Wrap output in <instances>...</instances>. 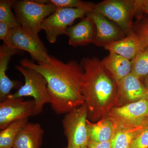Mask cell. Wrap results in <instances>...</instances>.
Segmentation results:
<instances>
[{"instance_id":"obj_1","label":"cell","mask_w":148,"mask_h":148,"mask_svg":"<svg viewBox=\"0 0 148 148\" xmlns=\"http://www.w3.org/2000/svg\"><path fill=\"white\" fill-rule=\"evenodd\" d=\"M20 64L38 72L45 79L51 106L57 114L68 113L85 103L82 93L84 70L76 61L64 63L49 55L46 63L35 64L24 59Z\"/></svg>"},{"instance_id":"obj_2","label":"cell","mask_w":148,"mask_h":148,"mask_svg":"<svg viewBox=\"0 0 148 148\" xmlns=\"http://www.w3.org/2000/svg\"><path fill=\"white\" fill-rule=\"evenodd\" d=\"M80 64L84 72L82 93L88 110V118L96 122L115 107L117 83L103 69L97 57H84Z\"/></svg>"},{"instance_id":"obj_3","label":"cell","mask_w":148,"mask_h":148,"mask_svg":"<svg viewBox=\"0 0 148 148\" xmlns=\"http://www.w3.org/2000/svg\"><path fill=\"white\" fill-rule=\"evenodd\" d=\"M12 8L19 25L33 34L38 35L41 25L45 18L56 9L41 0L14 1Z\"/></svg>"},{"instance_id":"obj_4","label":"cell","mask_w":148,"mask_h":148,"mask_svg":"<svg viewBox=\"0 0 148 148\" xmlns=\"http://www.w3.org/2000/svg\"><path fill=\"white\" fill-rule=\"evenodd\" d=\"M92 10L114 21L127 35L133 32L132 19L140 11L138 0H106L95 4Z\"/></svg>"},{"instance_id":"obj_5","label":"cell","mask_w":148,"mask_h":148,"mask_svg":"<svg viewBox=\"0 0 148 148\" xmlns=\"http://www.w3.org/2000/svg\"><path fill=\"white\" fill-rule=\"evenodd\" d=\"M15 69L23 75L25 83L17 91L9 95L7 98L14 99L31 96L36 102L37 115L39 114L42 112L45 105L51 103V98L46 81L40 73L33 69L21 66H17Z\"/></svg>"},{"instance_id":"obj_6","label":"cell","mask_w":148,"mask_h":148,"mask_svg":"<svg viewBox=\"0 0 148 148\" xmlns=\"http://www.w3.org/2000/svg\"><path fill=\"white\" fill-rule=\"evenodd\" d=\"M95 4L89 2L87 5L77 8H57L44 20L41 29L45 32L47 39L51 43L56 42L62 35H66V29L77 19H82L92 10Z\"/></svg>"},{"instance_id":"obj_7","label":"cell","mask_w":148,"mask_h":148,"mask_svg":"<svg viewBox=\"0 0 148 148\" xmlns=\"http://www.w3.org/2000/svg\"><path fill=\"white\" fill-rule=\"evenodd\" d=\"M88 117V110L85 103L65 115L62 124L68 141L67 148L87 147L89 140L86 124Z\"/></svg>"},{"instance_id":"obj_8","label":"cell","mask_w":148,"mask_h":148,"mask_svg":"<svg viewBox=\"0 0 148 148\" xmlns=\"http://www.w3.org/2000/svg\"><path fill=\"white\" fill-rule=\"evenodd\" d=\"M3 45L10 48L27 51L38 64L46 63L49 56L38 35L33 34L21 26L12 29Z\"/></svg>"},{"instance_id":"obj_9","label":"cell","mask_w":148,"mask_h":148,"mask_svg":"<svg viewBox=\"0 0 148 148\" xmlns=\"http://www.w3.org/2000/svg\"><path fill=\"white\" fill-rule=\"evenodd\" d=\"M34 100L24 101L23 98H7L0 103L1 130L18 120L37 115Z\"/></svg>"},{"instance_id":"obj_10","label":"cell","mask_w":148,"mask_h":148,"mask_svg":"<svg viewBox=\"0 0 148 148\" xmlns=\"http://www.w3.org/2000/svg\"><path fill=\"white\" fill-rule=\"evenodd\" d=\"M107 116L113 121L129 125H143L148 120V101L144 99L138 102L115 107Z\"/></svg>"},{"instance_id":"obj_11","label":"cell","mask_w":148,"mask_h":148,"mask_svg":"<svg viewBox=\"0 0 148 148\" xmlns=\"http://www.w3.org/2000/svg\"><path fill=\"white\" fill-rule=\"evenodd\" d=\"M86 16L90 18L95 26V45L104 47L107 45L125 37V34L117 25L101 14L92 10L88 12Z\"/></svg>"},{"instance_id":"obj_12","label":"cell","mask_w":148,"mask_h":148,"mask_svg":"<svg viewBox=\"0 0 148 148\" xmlns=\"http://www.w3.org/2000/svg\"><path fill=\"white\" fill-rule=\"evenodd\" d=\"M148 91L141 80L130 73L117 82L115 107L147 99Z\"/></svg>"},{"instance_id":"obj_13","label":"cell","mask_w":148,"mask_h":148,"mask_svg":"<svg viewBox=\"0 0 148 148\" xmlns=\"http://www.w3.org/2000/svg\"><path fill=\"white\" fill-rule=\"evenodd\" d=\"M147 47L141 38L133 31L127 36L104 47L109 52L116 53L130 61Z\"/></svg>"},{"instance_id":"obj_14","label":"cell","mask_w":148,"mask_h":148,"mask_svg":"<svg viewBox=\"0 0 148 148\" xmlns=\"http://www.w3.org/2000/svg\"><path fill=\"white\" fill-rule=\"evenodd\" d=\"M20 50L8 47L3 45L0 47V101L5 100L10 94L13 88L19 89L22 86V82L11 80L7 76V70L11 57L17 54Z\"/></svg>"},{"instance_id":"obj_15","label":"cell","mask_w":148,"mask_h":148,"mask_svg":"<svg viewBox=\"0 0 148 148\" xmlns=\"http://www.w3.org/2000/svg\"><path fill=\"white\" fill-rule=\"evenodd\" d=\"M69 37V45L73 47L94 43L95 35V26L90 18L86 16L78 24L66 29Z\"/></svg>"},{"instance_id":"obj_16","label":"cell","mask_w":148,"mask_h":148,"mask_svg":"<svg viewBox=\"0 0 148 148\" xmlns=\"http://www.w3.org/2000/svg\"><path fill=\"white\" fill-rule=\"evenodd\" d=\"M101 62L103 69L117 83L131 73V61L116 53L110 52Z\"/></svg>"},{"instance_id":"obj_17","label":"cell","mask_w":148,"mask_h":148,"mask_svg":"<svg viewBox=\"0 0 148 148\" xmlns=\"http://www.w3.org/2000/svg\"><path fill=\"white\" fill-rule=\"evenodd\" d=\"M44 132L39 123L28 122L19 132L12 148H40Z\"/></svg>"},{"instance_id":"obj_18","label":"cell","mask_w":148,"mask_h":148,"mask_svg":"<svg viewBox=\"0 0 148 148\" xmlns=\"http://www.w3.org/2000/svg\"><path fill=\"white\" fill-rule=\"evenodd\" d=\"M112 121L114 132L111 140L112 148H131L143 125L135 126Z\"/></svg>"},{"instance_id":"obj_19","label":"cell","mask_w":148,"mask_h":148,"mask_svg":"<svg viewBox=\"0 0 148 148\" xmlns=\"http://www.w3.org/2000/svg\"><path fill=\"white\" fill-rule=\"evenodd\" d=\"M88 134L89 140L96 142L111 141L114 132L112 120L108 116L96 122L86 121Z\"/></svg>"},{"instance_id":"obj_20","label":"cell","mask_w":148,"mask_h":148,"mask_svg":"<svg viewBox=\"0 0 148 148\" xmlns=\"http://www.w3.org/2000/svg\"><path fill=\"white\" fill-rule=\"evenodd\" d=\"M29 118L11 123L0 132V148H12L19 132L29 122Z\"/></svg>"},{"instance_id":"obj_21","label":"cell","mask_w":148,"mask_h":148,"mask_svg":"<svg viewBox=\"0 0 148 148\" xmlns=\"http://www.w3.org/2000/svg\"><path fill=\"white\" fill-rule=\"evenodd\" d=\"M131 73L141 80L148 75V47L131 60Z\"/></svg>"},{"instance_id":"obj_22","label":"cell","mask_w":148,"mask_h":148,"mask_svg":"<svg viewBox=\"0 0 148 148\" xmlns=\"http://www.w3.org/2000/svg\"><path fill=\"white\" fill-rule=\"evenodd\" d=\"M14 0L0 1V22L8 24L12 29L20 26L12 10Z\"/></svg>"},{"instance_id":"obj_23","label":"cell","mask_w":148,"mask_h":148,"mask_svg":"<svg viewBox=\"0 0 148 148\" xmlns=\"http://www.w3.org/2000/svg\"><path fill=\"white\" fill-rule=\"evenodd\" d=\"M42 2L53 6L56 9L77 8L87 5L89 2L80 0H41Z\"/></svg>"},{"instance_id":"obj_24","label":"cell","mask_w":148,"mask_h":148,"mask_svg":"<svg viewBox=\"0 0 148 148\" xmlns=\"http://www.w3.org/2000/svg\"><path fill=\"white\" fill-rule=\"evenodd\" d=\"M131 148H148V120L143 125Z\"/></svg>"},{"instance_id":"obj_25","label":"cell","mask_w":148,"mask_h":148,"mask_svg":"<svg viewBox=\"0 0 148 148\" xmlns=\"http://www.w3.org/2000/svg\"><path fill=\"white\" fill-rule=\"evenodd\" d=\"M133 32L139 36L148 47V18L134 26Z\"/></svg>"},{"instance_id":"obj_26","label":"cell","mask_w":148,"mask_h":148,"mask_svg":"<svg viewBox=\"0 0 148 148\" xmlns=\"http://www.w3.org/2000/svg\"><path fill=\"white\" fill-rule=\"evenodd\" d=\"M12 28L8 24L0 22V39L4 42L8 38Z\"/></svg>"},{"instance_id":"obj_27","label":"cell","mask_w":148,"mask_h":148,"mask_svg":"<svg viewBox=\"0 0 148 148\" xmlns=\"http://www.w3.org/2000/svg\"><path fill=\"white\" fill-rule=\"evenodd\" d=\"M87 147L88 148H112L111 141L96 142L89 140Z\"/></svg>"},{"instance_id":"obj_28","label":"cell","mask_w":148,"mask_h":148,"mask_svg":"<svg viewBox=\"0 0 148 148\" xmlns=\"http://www.w3.org/2000/svg\"><path fill=\"white\" fill-rule=\"evenodd\" d=\"M140 11H143L148 14V1L138 0Z\"/></svg>"},{"instance_id":"obj_29","label":"cell","mask_w":148,"mask_h":148,"mask_svg":"<svg viewBox=\"0 0 148 148\" xmlns=\"http://www.w3.org/2000/svg\"><path fill=\"white\" fill-rule=\"evenodd\" d=\"M144 85L148 91V75L145 78Z\"/></svg>"},{"instance_id":"obj_30","label":"cell","mask_w":148,"mask_h":148,"mask_svg":"<svg viewBox=\"0 0 148 148\" xmlns=\"http://www.w3.org/2000/svg\"><path fill=\"white\" fill-rule=\"evenodd\" d=\"M82 148H88L87 147H83Z\"/></svg>"},{"instance_id":"obj_31","label":"cell","mask_w":148,"mask_h":148,"mask_svg":"<svg viewBox=\"0 0 148 148\" xmlns=\"http://www.w3.org/2000/svg\"><path fill=\"white\" fill-rule=\"evenodd\" d=\"M147 101H148V95L147 98Z\"/></svg>"},{"instance_id":"obj_32","label":"cell","mask_w":148,"mask_h":148,"mask_svg":"<svg viewBox=\"0 0 148 148\" xmlns=\"http://www.w3.org/2000/svg\"><path fill=\"white\" fill-rule=\"evenodd\" d=\"M67 148V147H66V148Z\"/></svg>"}]
</instances>
